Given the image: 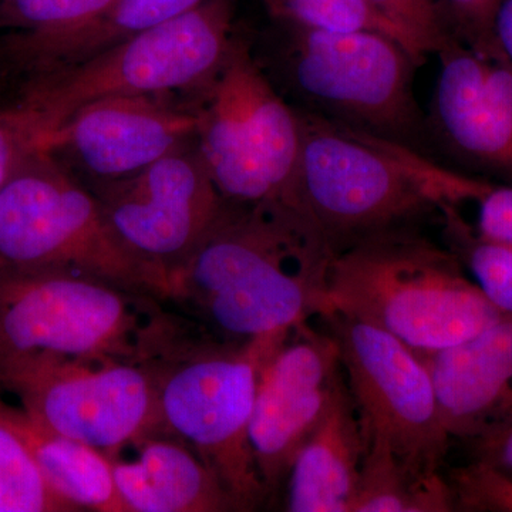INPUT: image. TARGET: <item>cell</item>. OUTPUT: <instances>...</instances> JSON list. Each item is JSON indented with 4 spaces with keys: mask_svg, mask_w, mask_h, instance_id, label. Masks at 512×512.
Masks as SVG:
<instances>
[{
    "mask_svg": "<svg viewBox=\"0 0 512 512\" xmlns=\"http://www.w3.org/2000/svg\"><path fill=\"white\" fill-rule=\"evenodd\" d=\"M333 255L302 208L224 201L200 244L168 274L165 303L224 342L292 332L329 311Z\"/></svg>",
    "mask_w": 512,
    "mask_h": 512,
    "instance_id": "1",
    "label": "cell"
},
{
    "mask_svg": "<svg viewBox=\"0 0 512 512\" xmlns=\"http://www.w3.org/2000/svg\"><path fill=\"white\" fill-rule=\"evenodd\" d=\"M298 201L333 251L414 229L448 205L476 202L491 184L433 163L390 138L298 109Z\"/></svg>",
    "mask_w": 512,
    "mask_h": 512,
    "instance_id": "2",
    "label": "cell"
},
{
    "mask_svg": "<svg viewBox=\"0 0 512 512\" xmlns=\"http://www.w3.org/2000/svg\"><path fill=\"white\" fill-rule=\"evenodd\" d=\"M292 332L224 342L183 316L156 353L141 362L156 387L161 436L195 451L238 511H254L268 500L249 424L262 367Z\"/></svg>",
    "mask_w": 512,
    "mask_h": 512,
    "instance_id": "3",
    "label": "cell"
},
{
    "mask_svg": "<svg viewBox=\"0 0 512 512\" xmlns=\"http://www.w3.org/2000/svg\"><path fill=\"white\" fill-rule=\"evenodd\" d=\"M328 306V312L390 333L420 355L473 338L504 316L446 245L414 229L384 232L336 252Z\"/></svg>",
    "mask_w": 512,
    "mask_h": 512,
    "instance_id": "4",
    "label": "cell"
},
{
    "mask_svg": "<svg viewBox=\"0 0 512 512\" xmlns=\"http://www.w3.org/2000/svg\"><path fill=\"white\" fill-rule=\"evenodd\" d=\"M177 319L160 299L92 276L0 269V359L47 353L141 363Z\"/></svg>",
    "mask_w": 512,
    "mask_h": 512,
    "instance_id": "5",
    "label": "cell"
},
{
    "mask_svg": "<svg viewBox=\"0 0 512 512\" xmlns=\"http://www.w3.org/2000/svg\"><path fill=\"white\" fill-rule=\"evenodd\" d=\"M0 269L92 276L165 303L167 278L111 231L96 195L50 151H37L0 191Z\"/></svg>",
    "mask_w": 512,
    "mask_h": 512,
    "instance_id": "6",
    "label": "cell"
},
{
    "mask_svg": "<svg viewBox=\"0 0 512 512\" xmlns=\"http://www.w3.org/2000/svg\"><path fill=\"white\" fill-rule=\"evenodd\" d=\"M187 97L198 117L195 143L222 200L302 208L298 109L278 93L245 40L235 37L217 74Z\"/></svg>",
    "mask_w": 512,
    "mask_h": 512,
    "instance_id": "7",
    "label": "cell"
},
{
    "mask_svg": "<svg viewBox=\"0 0 512 512\" xmlns=\"http://www.w3.org/2000/svg\"><path fill=\"white\" fill-rule=\"evenodd\" d=\"M235 0L197 9L117 43L62 72L23 84L52 131L90 101L110 96H188L217 74L237 35Z\"/></svg>",
    "mask_w": 512,
    "mask_h": 512,
    "instance_id": "8",
    "label": "cell"
},
{
    "mask_svg": "<svg viewBox=\"0 0 512 512\" xmlns=\"http://www.w3.org/2000/svg\"><path fill=\"white\" fill-rule=\"evenodd\" d=\"M279 67L309 110L412 147L423 130L413 92L416 57L376 30L284 28Z\"/></svg>",
    "mask_w": 512,
    "mask_h": 512,
    "instance_id": "9",
    "label": "cell"
},
{
    "mask_svg": "<svg viewBox=\"0 0 512 512\" xmlns=\"http://www.w3.org/2000/svg\"><path fill=\"white\" fill-rule=\"evenodd\" d=\"M0 387L46 429L109 457L161 436L156 387L140 362L37 353L0 359Z\"/></svg>",
    "mask_w": 512,
    "mask_h": 512,
    "instance_id": "10",
    "label": "cell"
},
{
    "mask_svg": "<svg viewBox=\"0 0 512 512\" xmlns=\"http://www.w3.org/2000/svg\"><path fill=\"white\" fill-rule=\"evenodd\" d=\"M319 318L338 343L343 375L369 441L416 470L440 471L451 437L424 357L390 333L338 311Z\"/></svg>",
    "mask_w": 512,
    "mask_h": 512,
    "instance_id": "11",
    "label": "cell"
},
{
    "mask_svg": "<svg viewBox=\"0 0 512 512\" xmlns=\"http://www.w3.org/2000/svg\"><path fill=\"white\" fill-rule=\"evenodd\" d=\"M128 252L168 278L224 207L197 143L185 144L136 175L93 190Z\"/></svg>",
    "mask_w": 512,
    "mask_h": 512,
    "instance_id": "12",
    "label": "cell"
},
{
    "mask_svg": "<svg viewBox=\"0 0 512 512\" xmlns=\"http://www.w3.org/2000/svg\"><path fill=\"white\" fill-rule=\"evenodd\" d=\"M343 377L338 343L309 322L293 330L266 360L249 440L268 500L288 480L293 460L318 427Z\"/></svg>",
    "mask_w": 512,
    "mask_h": 512,
    "instance_id": "13",
    "label": "cell"
},
{
    "mask_svg": "<svg viewBox=\"0 0 512 512\" xmlns=\"http://www.w3.org/2000/svg\"><path fill=\"white\" fill-rule=\"evenodd\" d=\"M198 117L187 96H110L74 111L46 151L69 160L94 187L124 180L191 143Z\"/></svg>",
    "mask_w": 512,
    "mask_h": 512,
    "instance_id": "14",
    "label": "cell"
},
{
    "mask_svg": "<svg viewBox=\"0 0 512 512\" xmlns=\"http://www.w3.org/2000/svg\"><path fill=\"white\" fill-rule=\"evenodd\" d=\"M440 73L433 128L451 156L512 184V64L477 52L457 36L437 50Z\"/></svg>",
    "mask_w": 512,
    "mask_h": 512,
    "instance_id": "15",
    "label": "cell"
},
{
    "mask_svg": "<svg viewBox=\"0 0 512 512\" xmlns=\"http://www.w3.org/2000/svg\"><path fill=\"white\" fill-rule=\"evenodd\" d=\"M441 421L451 440L478 439L512 424V318L431 355Z\"/></svg>",
    "mask_w": 512,
    "mask_h": 512,
    "instance_id": "16",
    "label": "cell"
},
{
    "mask_svg": "<svg viewBox=\"0 0 512 512\" xmlns=\"http://www.w3.org/2000/svg\"><path fill=\"white\" fill-rule=\"evenodd\" d=\"M207 0H113L90 22L59 33L10 32L0 42V72L20 86L69 69L117 43L197 9Z\"/></svg>",
    "mask_w": 512,
    "mask_h": 512,
    "instance_id": "17",
    "label": "cell"
},
{
    "mask_svg": "<svg viewBox=\"0 0 512 512\" xmlns=\"http://www.w3.org/2000/svg\"><path fill=\"white\" fill-rule=\"evenodd\" d=\"M369 439L345 377L288 476L291 512H352Z\"/></svg>",
    "mask_w": 512,
    "mask_h": 512,
    "instance_id": "18",
    "label": "cell"
},
{
    "mask_svg": "<svg viewBox=\"0 0 512 512\" xmlns=\"http://www.w3.org/2000/svg\"><path fill=\"white\" fill-rule=\"evenodd\" d=\"M134 447L136 460L110 457L128 512L238 511L224 485L183 441L153 436Z\"/></svg>",
    "mask_w": 512,
    "mask_h": 512,
    "instance_id": "19",
    "label": "cell"
},
{
    "mask_svg": "<svg viewBox=\"0 0 512 512\" xmlns=\"http://www.w3.org/2000/svg\"><path fill=\"white\" fill-rule=\"evenodd\" d=\"M0 420L18 434L46 483L64 501L79 511L128 512L107 454L46 429L25 410L2 399Z\"/></svg>",
    "mask_w": 512,
    "mask_h": 512,
    "instance_id": "20",
    "label": "cell"
},
{
    "mask_svg": "<svg viewBox=\"0 0 512 512\" xmlns=\"http://www.w3.org/2000/svg\"><path fill=\"white\" fill-rule=\"evenodd\" d=\"M451 511H456L453 490L440 471L416 470L383 441H369L352 512Z\"/></svg>",
    "mask_w": 512,
    "mask_h": 512,
    "instance_id": "21",
    "label": "cell"
},
{
    "mask_svg": "<svg viewBox=\"0 0 512 512\" xmlns=\"http://www.w3.org/2000/svg\"><path fill=\"white\" fill-rule=\"evenodd\" d=\"M440 220L446 247L498 312L512 318L511 242L480 234L454 205L441 210Z\"/></svg>",
    "mask_w": 512,
    "mask_h": 512,
    "instance_id": "22",
    "label": "cell"
},
{
    "mask_svg": "<svg viewBox=\"0 0 512 512\" xmlns=\"http://www.w3.org/2000/svg\"><path fill=\"white\" fill-rule=\"evenodd\" d=\"M46 483L18 434L0 420V512H74Z\"/></svg>",
    "mask_w": 512,
    "mask_h": 512,
    "instance_id": "23",
    "label": "cell"
},
{
    "mask_svg": "<svg viewBox=\"0 0 512 512\" xmlns=\"http://www.w3.org/2000/svg\"><path fill=\"white\" fill-rule=\"evenodd\" d=\"M261 2L264 3L271 18L275 19L282 28L325 30V32L376 30L392 36L403 45L399 33L373 9L369 0H261Z\"/></svg>",
    "mask_w": 512,
    "mask_h": 512,
    "instance_id": "24",
    "label": "cell"
},
{
    "mask_svg": "<svg viewBox=\"0 0 512 512\" xmlns=\"http://www.w3.org/2000/svg\"><path fill=\"white\" fill-rule=\"evenodd\" d=\"M369 3L399 33L403 45L419 63L429 55H436L451 36H456L443 0H369Z\"/></svg>",
    "mask_w": 512,
    "mask_h": 512,
    "instance_id": "25",
    "label": "cell"
},
{
    "mask_svg": "<svg viewBox=\"0 0 512 512\" xmlns=\"http://www.w3.org/2000/svg\"><path fill=\"white\" fill-rule=\"evenodd\" d=\"M113 0H0V30L59 33L101 15Z\"/></svg>",
    "mask_w": 512,
    "mask_h": 512,
    "instance_id": "26",
    "label": "cell"
},
{
    "mask_svg": "<svg viewBox=\"0 0 512 512\" xmlns=\"http://www.w3.org/2000/svg\"><path fill=\"white\" fill-rule=\"evenodd\" d=\"M50 134L45 113L26 94L0 107V191L29 157L46 151Z\"/></svg>",
    "mask_w": 512,
    "mask_h": 512,
    "instance_id": "27",
    "label": "cell"
},
{
    "mask_svg": "<svg viewBox=\"0 0 512 512\" xmlns=\"http://www.w3.org/2000/svg\"><path fill=\"white\" fill-rule=\"evenodd\" d=\"M456 511L512 512V471L471 460L451 470Z\"/></svg>",
    "mask_w": 512,
    "mask_h": 512,
    "instance_id": "28",
    "label": "cell"
},
{
    "mask_svg": "<svg viewBox=\"0 0 512 512\" xmlns=\"http://www.w3.org/2000/svg\"><path fill=\"white\" fill-rule=\"evenodd\" d=\"M443 3L458 39L484 55H503L493 32L497 0H443Z\"/></svg>",
    "mask_w": 512,
    "mask_h": 512,
    "instance_id": "29",
    "label": "cell"
},
{
    "mask_svg": "<svg viewBox=\"0 0 512 512\" xmlns=\"http://www.w3.org/2000/svg\"><path fill=\"white\" fill-rule=\"evenodd\" d=\"M476 204L477 231L512 244V184H491Z\"/></svg>",
    "mask_w": 512,
    "mask_h": 512,
    "instance_id": "30",
    "label": "cell"
},
{
    "mask_svg": "<svg viewBox=\"0 0 512 512\" xmlns=\"http://www.w3.org/2000/svg\"><path fill=\"white\" fill-rule=\"evenodd\" d=\"M471 460L512 471V424L503 430L466 441Z\"/></svg>",
    "mask_w": 512,
    "mask_h": 512,
    "instance_id": "31",
    "label": "cell"
},
{
    "mask_svg": "<svg viewBox=\"0 0 512 512\" xmlns=\"http://www.w3.org/2000/svg\"><path fill=\"white\" fill-rule=\"evenodd\" d=\"M493 32L495 42L512 64V0H497L494 10Z\"/></svg>",
    "mask_w": 512,
    "mask_h": 512,
    "instance_id": "32",
    "label": "cell"
}]
</instances>
